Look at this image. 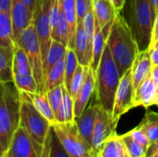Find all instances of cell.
Returning a JSON list of instances; mask_svg holds the SVG:
<instances>
[{"label": "cell", "mask_w": 158, "mask_h": 157, "mask_svg": "<svg viewBox=\"0 0 158 157\" xmlns=\"http://www.w3.org/2000/svg\"><path fill=\"white\" fill-rule=\"evenodd\" d=\"M44 146H40L22 127L16 130L8 149L3 157H42Z\"/></svg>", "instance_id": "obj_11"}, {"label": "cell", "mask_w": 158, "mask_h": 157, "mask_svg": "<svg viewBox=\"0 0 158 157\" xmlns=\"http://www.w3.org/2000/svg\"><path fill=\"white\" fill-rule=\"evenodd\" d=\"M117 126L112 120L111 115L99 105L92 136V146L97 155L104 142L117 133Z\"/></svg>", "instance_id": "obj_12"}, {"label": "cell", "mask_w": 158, "mask_h": 157, "mask_svg": "<svg viewBox=\"0 0 158 157\" xmlns=\"http://www.w3.org/2000/svg\"><path fill=\"white\" fill-rule=\"evenodd\" d=\"M138 127L144 132L150 143L158 140V113L154 111L146 112L143 119Z\"/></svg>", "instance_id": "obj_28"}, {"label": "cell", "mask_w": 158, "mask_h": 157, "mask_svg": "<svg viewBox=\"0 0 158 157\" xmlns=\"http://www.w3.org/2000/svg\"><path fill=\"white\" fill-rule=\"evenodd\" d=\"M158 29V12L156 16V19H155V23H154V28H153V31L154 30H156Z\"/></svg>", "instance_id": "obj_48"}, {"label": "cell", "mask_w": 158, "mask_h": 157, "mask_svg": "<svg viewBox=\"0 0 158 157\" xmlns=\"http://www.w3.org/2000/svg\"><path fill=\"white\" fill-rule=\"evenodd\" d=\"M71 123L75 122L74 114V100L66 87L63 85V102L59 118L56 123Z\"/></svg>", "instance_id": "obj_30"}, {"label": "cell", "mask_w": 158, "mask_h": 157, "mask_svg": "<svg viewBox=\"0 0 158 157\" xmlns=\"http://www.w3.org/2000/svg\"><path fill=\"white\" fill-rule=\"evenodd\" d=\"M93 7V0H76L77 25L81 24L85 15Z\"/></svg>", "instance_id": "obj_37"}, {"label": "cell", "mask_w": 158, "mask_h": 157, "mask_svg": "<svg viewBox=\"0 0 158 157\" xmlns=\"http://www.w3.org/2000/svg\"><path fill=\"white\" fill-rule=\"evenodd\" d=\"M52 129L70 157H98L93 146L81 135L76 122L55 123Z\"/></svg>", "instance_id": "obj_6"}, {"label": "cell", "mask_w": 158, "mask_h": 157, "mask_svg": "<svg viewBox=\"0 0 158 157\" xmlns=\"http://www.w3.org/2000/svg\"><path fill=\"white\" fill-rule=\"evenodd\" d=\"M151 157H158V153H156V154H155V155H153Z\"/></svg>", "instance_id": "obj_49"}, {"label": "cell", "mask_w": 158, "mask_h": 157, "mask_svg": "<svg viewBox=\"0 0 158 157\" xmlns=\"http://www.w3.org/2000/svg\"><path fill=\"white\" fill-rule=\"evenodd\" d=\"M50 0H37L32 16V24L35 28L41 46L43 63L52 43V28L49 20Z\"/></svg>", "instance_id": "obj_9"}, {"label": "cell", "mask_w": 158, "mask_h": 157, "mask_svg": "<svg viewBox=\"0 0 158 157\" xmlns=\"http://www.w3.org/2000/svg\"><path fill=\"white\" fill-rule=\"evenodd\" d=\"M151 67L152 61L150 51H139L131 68L134 90H136L139 87V85L150 75Z\"/></svg>", "instance_id": "obj_17"}, {"label": "cell", "mask_w": 158, "mask_h": 157, "mask_svg": "<svg viewBox=\"0 0 158 157\" xmlns=\"http://www.w3.org/2000/svg\"><path fill=\"white\" fill-rule=\"evenodd\" d=\"M0 45L4 47L15 45L10 13L5 11H0Z\"/></svg>", "instance_id": "obj_27"}, {"label": "cell", "mask_w": 158, "mask_h": 157, "mask_svg": "<svg viewBox=\"0 0 158 157\" xmlns=\"http://www.w3.org/2000/svg\"><path fill=\"white\" fill-rule=\"evenodd\" d=\"M79 65V61L77 58V56L75 54L74 49L68 47L65 56V82L64 86L66 89L69 92L70 84L72 78L74 76V73L77 69V67Z\"/></svg>", "instance_id": "obj_31"}, {"label": "cell", "mask_w": 158, "mask_h": 157, "mask_svg": "<svg viewBox=\"0 0 158 157\" xmlns=\"http://www.w3.org/2000/svg\"><path fill=\"white\" fill-rule=\"evenodd\" d=\"M65 56L62 57L46 75L45 81H44L45 92L64 84L65 82Z\"/></svg>", "instance_id": "obj_26"}, {"label": "cell", "mask_w": 158, "mask_h": 157, "mask_svg": "<svg viewBox=\"0 0 158 157\" xmlns=\"http://www.w3.org/2000/svg\"><path fill=\"white\" fill-rule=\"evenodd\" d=\"M62 9L65 13L66 19L69 27V43L68 47L73 49L75 33L77 28V11H76V0H60Z\"/></svg>", "instance_id": "obj_25"}, {"label": "cell", "mask_w": 158, "mask_h": 157, "mask_svg": "<svg viewBox=\"0 0 158 157\" xmlns=\"http://www.w3.org/2000/svg\"><path fill=\"white\" fill-rule=\"evenodd\" d=\"M155 11H156V14H157L158 12V0H150Z\"/></svg>", "instance_id": "obj_47"}, {"label": "cell", "mask_w": 158, "mask_h": 157, "mask_svg": "<svg viewBox=\"0 0 158 157\" xmlns=\"http://www.w3.org/2000/svg\"><path fill=\"white\" fill-rule=\"evenodd\" d=\"M134 88L132 83V76L131 68L120 78L112 111V120L116 125H118L120 118L133 108L132 99H133Z\"/></svg>", "instance_id": "obj_10"}, {"label": "cell", "mask_w": 158, "mask_h": 157, "mask_svg": "<svg viewBox=\"0 0 158 157\" xmlns=\"http://www.w3.org/2000/svg\"><path fill=\"white\" fill-rule=\"evenodd\" d=\"M27 94H28L31 102L34 105V107L51 123V125L55 124L56 122V117H55L54 111L51 107V105L49 103L46 92L27 93Z\"/></svg>", "instance_id": "obj_22"}, {"label": "cell", "mask_w": 158, "mask_h": 157, "mask_svg": "<svg viewBox=\"0 0 158 157\" xmlns=\"http://www.w3.org/2000/svg\"><path fill=\"white\" fill-rule=\"evenodd\" d=\"M24 5L33 13L34 11V8H35V5H36V1L37 0H21Z\"/></svg>", "instance_id": "obj_46"}, {"label": "cell", "mask_w": 158, "mask_h": 157, "mask_svg": "<svg viewBox=\"0 0 158 157\" xmlns=\"http://www.w3.org/2000/svg\"><path fill=\"white\" fill-rule=\"evenodd\" d=\"M82 26L87 37V42H88V46L89 50L92 53L93 50V40H94V35L95 31V17L93 11V7L88 11V13L85 15L83 21H82Z\"/></svg>", "instance_id": "obj_33"}, {"label": "cell", "mask_w": 158, "mask_h": 157, "mask_svg": "<svg viewBox=\"0 0 158 157\" xmlns=\"http://www.w3.org/2000/svg\"><path fill=\"white\" fill-rule=\"evenodd\" d=\"M117 11H120L125 4V0H108Z\"/></svg>", "instance_id": "obj_45"}, {"label": "cell", "mask_w": 158, "mask_h": 157, "mask_svg": "<svg viewBox=\"0 0 158 157\" xmlns=\"http://www.w3.org/2000/svg\"><path fill=\"white\" fill-rule=\"evenodd\" d=\"M112 24L107 23L104 28L101 29L99 24L95 20V31L93 40V50H92V60L90 63V68L93 70L94 74H95L99 63L101 61L103 52L105 50L106 44V39L110 31Z\"/></svg>", "instance_id": "obj_16"}, {"label": "cell", "mask_w": 158, "mask_h": 157, "mask_svg": "<svg viewBox=\"0 0 158 157\" xmlns=\"http://www.w3.org/2000/svg\"><path fill=\"white\" fill-rule=\"evenodd\" d=\"M51 131H52V128L51 130L48 134V137L46 139V142L44 145V150H43V155L42 157H48L49 156V153H50V147H51Z\"/></svg>", "instance_id": "obj_39"}, {"label": "cell", "mask_w": 158, "mask_h": 157, "mask_svg": "<svg viewBox=\"0 0 158 157\" xmlns=\"http://www.w3.org/2000/svg\"><path fill=\"white\" fill-rule=\"evenodd\" d=\"M14 47L0 45V82L13 81Z\"/></svg>", "instance_id": "obj_23"}, {"label": "cell", "mask_w": 158, "mask_h": 157, "mask_svg": "<svg viewBox=\"0 0 158 157\" xmlns=\"http://www.w3.org/2000/svg\"><path fill=\"white\" fill-rule=\"evenodd\" d=\"M93 11L96 22L99 26L104 28L109 21L113 20L118 11H117L113 5L108 0H93Z\"/></svg>", "instance_id": "obj_21"}, {"label": "cell", "mask_w": 158, "mask_h": 157, "mask_svg": "<svg viewBox=\"0 0 158 157\" xmlns=\"http://www.w3.org/2000/svg\"><path fill=\"white\" fill-rule=\"evenodd\" d=\"M20 120L22 127L31 139L40 146H44L51 130V123L34 107L26 92L19 91Z\"/></svg>", "instance_id": "obj_5"}, {"label": "cell", "mask_w": 158, "mask_h": 157, "mask_svg": "<svg viewBox=\"0 0 158 157\" xmlns=\"http://www.w3.org/2000/svg\"><path fill=\"white\" fill-rule=\"evenodd\" d=\"M150 76L153 79L154 82L158 88V65H152L151 67V71H150Z\"/></svg>", "instance_id": "obj_42"}, {"label": "cell", "mask_w": 158, "mask_h": 157, "mask_svg": "<svg viewBox=\"0 0 158 157\" xmlns=\"http://www.w3.org/2000/svg\"><path fill=\"white\" fill-rule=\"evenodd\" d=\"M12 0H0V11L10 13Z\"/></svg>", "instance_id": "obj_41"}, {"label": "cell", "mask_w": 158, "mask_h": 157, "mask_svg": "<svg viewBox=\"0 0 158 157\" xmlns=\"http://www.w3.org/2000/svg\"><path fill=\"white\" fill-rule=\"evenodd\" d=\"M52 39L55 41H57L64 44L65 46H69V27L68 20L66 19L65 13L62 9L61 4H60V11L57 22L55 26V28L52 30Z\"/></svg>", "instance_id": "obj_29"}, {"label": "cell", "mask_w": 158, "mask_h": 157, "mask_svg": "<svg viewBox=\"0 0 158 157\" xmlns=\"http://www.w3.org/2000/svg\"><path fill=\"white\" fill-rule=\"evenodd\" d=\"M86 68L87 67H83L81 65H78L77 69L74 73V76L72 78L71 81V84H70V89H69V93L72 96L73 100L75 99V97L77 96L80 89L82 86V83L84 81L85 79V74H86Z\"/></svg>", "instance_id": "obj_34"}, {"label": "cell", "mask_w": 158, "mask_h": 157, "mask_svg": "<svg viewBox=\"0 0 158 157\" xmlns=\"http://www.w3.org/2000/svg\"><path fill=\"white\" fill-rule=\"evenodd\" d=\"M149 51H150L152 65H158V45H156V47H154L153 49H151Z\"/></svg>", "instance_id": "obj_43"}, {"label": "cell", "mask_w": 158, "mask_h": 157, "mask_svg": "<svg viewBox=\"0 0 158 157\" xmlns=\"http://www.w3.org/2000/svg\"><path fill=\"white\" fill-rule=\"evenodd\" d=\"M121 138L124 141V143L127 147V150L131 157H144L146 156L147 151L135 140H133L128 133L121 135Z\"/></svg>", "instance_id": "obj_35"}, {"label": "cell", "mask_w": 158, "mask_h": 157, "mask_svg": "<svg viewBox=\"0 0 158 157\" xmlns=\"http://www.w3.org/2000/svg\"><path fill=\"white\" fill-rule=\"evenodd\" d=\"M144 157H147V156H144Z\"/></svg>", "instance_id": "obj_50"}, {"label": "cell", "mask_w": 158, "mask_h": 157, "mask_svg": "<svg viewBox=\"0 0 158 157\" xmlns=\"http://www.w3.org/2000/svg\"><path fill=\"white\" fill-rule=\"evenodd\" d=\"M48 157H70L62 147L53 129L51 131V147H50V153Z\"/></svg>", "instance_id": "obj_36"}, {"label": "cell", "mask_w": 158, "mask_h": 157, "mask_svg": "<svg viewBox=\"0 0 158 157\" xmlns=\"http://www.w3.org/2000/svg\"><path fill=\"white\" fill-rule=\"evenodd\" d=\"M13 81L19 91L37 93L38 88L32 69L25 51L17 43L14 45L13 56Z\"/></svg>", "instance_id": "obj_8"}, {"label": "cell", "mask_w": 158, "mask_h": 157, "mask_svg": "<svg viewBox=\"0 0 158 157\" xmlns=\"http://www.w3.org/2000/svg\"><path fill=\"white\" fill-rule=\"evenodd\" d=\"M158 45V29L154 30L152 32V36H151V42H150V46L148 50L153 49L154 47H156Z\"/></svg>", "instance_id": "obj_40"}, {"label": "cell", "mask_w": 158, "mask_h": 157, "mask_svg": "<svg viewBox=\"0 0 158 157\" xmlns=\"http://www.w3.org/2000/svg\"><path fill=\"white\" fill-rule=\"evenodd\" d=\"M67 46L62 44L61 43L53 40L51 46L47 52V55L44 60L43 63V71H44V81L45 77L48 74V72L52 69V68L62 58L66 56L67 52Z\"/></svg>", "instance_id": "obj_24"}, {"label": "cell", "mask_w": 158, "mask_h": 157, "mask_svg": "<svg viewBox=\"0 0 158 157\" xmlns=\"http://www.w3.org/2000/svg\"><path fill=\"white\" fill-rule=\"evenodd\" d=\"M158 153V140L152 143L148 151H147V154H146V156L147 157H151L153 155Z\"/></svg>", "instance_id": "obj_44"}, {"label": "cell", "mask_w": 158, "mask_h": 157, "mask_svg": "<svg viewBox=\"0 0 158 157\" xmlns=\"http://www.w3.org/2000/svg\"><path fill=\"white\" fill-rule=\"evenodd\" d=\"M133 140H135L137 143H139L146 151H148L150 145H151V143L150 141L148 140L147 136L144 134V132L137 126L136 128H134L133 130H130L129 132H127Z\"/></svg>", "instance_id": "obj_38"}, {"label": "cell", "mask_w": 158, "mask_h": 157, "mask_svg": "<svg viewBox=\"0 0 158 157\" xmlns=\"http://www.w3.org/2000/svg\"><path fill=\"white\" fill-rule=\"evenodd\" d=\"M119 12L136 40L139 51L148 50L156 16L150 0H125Z\"/></svg>", "instance_id": "obj_3"}, {"label": "cell", "mask_w": 158, "mask_h": 157, "mask_svg": "<svg viewBox=\"0 0 158 157\" xmlns=\"http://www.w3.org/2000/svg\"><path fill=\"white\" fill-rule=\"evenodd\" d=\"M106 45L118 67L120 77L123 76L131 68L139 48L129 25L119 11L117 13L110 28Z\"/></svg>", "instance_id": "obj_1"}, {"label": "cell", "mask_w": 158, "mask_h": 157, "mask_svg": "<svg viewBox=\"0 0 158 157\" xmlns=\"http://www.w3.org/2000/svg\"><path fill=\"white\" fill-rule=\"evenodd\" d=\"M33 13L24 5L21 0H12L10 17L13 28V39L16 43L24 30L32 22Z\"/></svg>", "instance_id": "obj_13"}, {"label": "cell", "mask_w": 158, "mask_h": 157, "mask_svg": "<svg viewBox=\"0 0 158 157\" xmlns=\"http://www.w3.org/2000/svg\"><path fill=\"white\" fill-rule=\"evenodd\" d=\"M94 76L96 103L112 115L115 96L121 77L106 44Z\"/></svg>", "instance_id": "obj_4"}, {"label": "cell", "mask_w": 158, "mask_h": 157, "mask_svg": "<svg viewBox=\"0 0 158 157\" xmlns=\"http://www.w3.org/2000/svg\"><path fill=\"white\" fill-rule=\"evenodd\" d=\"M98 157H131L121 135L117 133L107 138L98 152Z\"/></svg>", "instance_id": "obj_19"}, {"label": "cell", "mask_w": 158, "mask_h": 157, "mask_svg": "<svg viewBox=\"0 0 158 157\" xmlns=\"http://www.w3.org/2000/svg\"><path fill=\"white\" fill-rule=\"evenodd\" d=\"M73 49L77 56L79 64L83 67H89L92 60V53L89 50L87 37L82 23L77 25Z\"/></svg>", "instance_id": "obj_20"}, {"label": "cell", "mask_w": 158, "mask_h": 157, "mask_svg": "<svg viewBox=\"0 0 158 157\" xmlns=\"http://www.w3.org/2000/svg\"><path fill=\"white\" fill-rule=\"evenodd\" d=\"M15 43L19 44L27 55L32 69L34 80L37 84L38 92H45L41 46L35 28L32 23L24 30V31Z\"/></svg>", "instance_id": "obj_7"}, {"label": "cell", "mask_w": 158, "mask_h": 157, "mask_svg": "<svg viewBox=\"0 0 158 157\" xmlns=\"http://www.w3.org/2000/svg\"><path fill=\"white\" fill-rule=\"evenodd\" d=\"M99 105L94 104L87 106L80 117L75 118L76 125L81 135L92 145V136L94 131V127L95 123V118L97 114Z\"/></svg>", "instance_id": "obj_18"}, {"label": "cell", "mask_w": 158, "mask_h": 157, "mask_svg": "<svg viewBox=\"0 0 158 157\" xmlns=\"http://www.w3.org/2000/svg\"><path fill=\"white\" fill-rule=\"evenodd\" d=\"M132 105L133 108L141 106L146 109L153 105L158 106V88L150 75L134 90Z\"/></svg>", "instance_id": "obj_14"}, {"label": "cell", "mask_w": 158, "mask_h": 157, "mask_svg": "<svg viewBox=\"0 0 158 157\" xmlns=\"http://www.w3.org/2000/svg\"><path fill=\"white\" fill-rule=\"evenodd\" d=\"M64 85V84H63ZM63 85L57 86L52 90H49L46 92L49 103L51 105V107L54 111L55 117H56V121H57L61 107H62V102H63Z\"/></svg>", "instance_id": "obj_32"}, {"label": "cell", "mask_w": 158, "mask_h": 157, "mask_svg": "<svg viewBox=\"0 0 158 157\" xmlns=\"http://www.w3.org/2000/svg\"><path fill=\"white\" fill-rule=\"evenodd\" d=\"M20 95L14 81L0 82V157L6 153L19 127Z\"/></svg>", "instance_id": "obj_2"}, {"label": "cell", "mask_w": 158, "mask_h": 157, "mask_svg": "<svg viewBox=\"0 0 158 157\" xmlns=\"http://www.w3.org/2000/svg\"><path fill=\"white\" fill-rule=\"evenodd\" d=\"M95 91V76L90 67L86 68L85 79L77 96L74 99V114L75 118L80 117L84 109L88 106L90 99Z\"/></svg>", "instance_id": "obj_15"}]
</instances>
